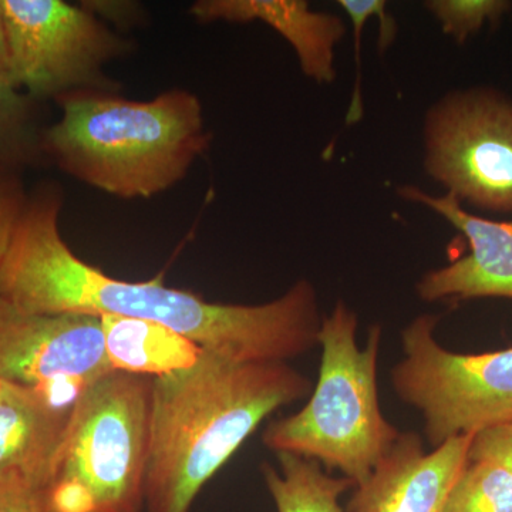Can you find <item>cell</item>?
<instances>
[{
    "mask_svg": "<svg viewBox=\"0 0 512 512\" xmlns=\"http://www.w3.org/2000/svg\"><path fill=\"white\" fill-rule=\"evenodd\" d=\"M60 210L53 187L26 201L0 265V298L23 311L151 320L239 362H288L318 345L323 318L311 282H296L264 305H232L168 288L161 278L123 281L74 254L60 234Z\"/></svg>",
    "mask_w": 512,
    "mask_h": 512,
    "instance_id": "cell-1",
    "label": "cell"
},
{
    "mask_svg": "<svg viewBox=\"0 0 512 512\" xmlns=\"http://www.w3.org/2000/svg\"><path fill=\"white\" fill-rule=\"evenodd\" d=\"M311 389L288 362H239L205 349L194 366L154 377L144 510L190 512L259 424Z\"/></svg>",
    "mask_w": 512,
    "mask_h": 512,
    "instance_id": "cell-2",
    "label": "cell"
},
{
    "mask_svg": "<svg viewBox=\"0 0 512 512\" xmlns=\"http://www.w3.org/2000/svg\"><path fill=\"white\" fill-rule=\"evenodd\" d=\"M59 103L62 117L43 133V153L64 173L126 200L170 190L211 144L201 101L187 90L150 101L84 90Z\"/></svg>",
    "mask_w": 512,
    "mask_h": 512,
    "instance_id": "cell-3",
    "label": "cell"
},
{
    "mask_svg": "<svg viewBox=\"0 0 512 512\" xmlns=\"http://www.w3.org/2000/svg\"><path fill=\"white\" fill-rule=\"evenodd\" d=\"M357 316L339 302L323 318L319 379L301 412L276 420L264 444L275 454L292 453L339 470L355 487L365 484L399 440L384 419L377 390L382 328L372 326L365 348L357 345Z\"/></svg>",
    "mask_w": 512,
    "mask_h": 512,
    "instance_id": "cell-4",
    "label": "cell"
},
{
    "mask_svg": "<svg viewBox=\"0 0 512 512\" xmlns=\"http://www.w3.org/2000/svg\"><path fill=\"white\" fill-rule=\"evenodd\" d=\"M153 377L110 372L80 394L42 490L45 512H143Z\"/></svg>",
    "mask_w": 512,
    "mask_h": 512,
    "instance_id": "cell-5",
    "label": "cell"
},
{
    "mask_svg": "<svg viewBox=\"0 0 512 512\" xmlns=\"http://www.w3.org/2000/svg\"><path fill=\"white\" fill-rule=\"evenodd\" d=\"M436 325V316L421 315L406 326L404 357L392 373L397 396L419 410L433 448L512 421V348L450 352L437 342Z\"/></svg>",
    "mask_w": 512,
    "mask_h": 512,
    "instance_id": "cell-6",
    "label": "cell"
},
{
    "mask_svg": "<svg viewBox=\"0 0 512 512\" xmlns=\"http://www.w3.org/2000/svg\"><path fill=\"white\" fill-rule=\"evenodd\" d=\"M10 76L30 97L67 96L84 90L113 92L104 64L127 52V43L87 6L62 0H0Z\"/></svg>",
    "mask_w": 512,
    "mask_h": 512,
    "instance_id": "cell-7",
    "label": "cell"
},
{
    "mask_svg": "<svg viewBox=\"0 0 512 512\" xmlns=\"http://www.w3.org/2000/svg\"><path fill=\"white\" fill-rule=\"evenodd\" d=\"M426 168L473 207L512 212V99L493 87L451 93L430 111Z\"/></svg>",
    "mask_w": 512,
    "mask_h": 512,
    "instance_id": "cell-8",
    "label": "cell"
},
{
    "mask_svg": "<svg viewBox=\"0 0 512 512\" xmlns=\"http://www.w3.org/2000/svg\"><path fill=\"white\" fill-rule=\"evenodd\" d=\"M110 372L99 316L42 315L0 298V382L33 387L70 409Z\"/></svg>",
    "mask_w": 512,
    "mask_h": 512,
    "instance_id": "cell-9",
    "label": "cell"
},
{
    "mask_svg": "<svg viewBox=\"0 0 512 512\" xmlns=\"http://www.w3.org/2000/svg\"><path fill=\"white\" fill-rule=\"evenodd\" d=\"M399 194L446 218L470 244V254L421 278L417 293L423 301L512 299V221L487 220L471 214L448 192L434 197L407 185L400 188Z\"/></svg>",
    "mask_w": 512,
    "mask_h": 512,
    "instance_id": "cell-10",
    "label": "cell"
},
{
    "mask_svg": "<svg viewBox=\"0 0 512 512\" xmlns=\"http://www.w3.org/2000/svg\"><path fill=\"white\" fill-rule=\"evenodd\" d=\"M473 436H457L427 453L414 433H402L365 484L355 487L348 512H441L468 463Z\"/></svg>",
    "mask_w": 512,
    "mask_h": 512,
    "instance_id": "cell-11",
    "label": "cell"
},
{
    "mask_svg": "<svg viewBox=\"0 0 512 512\" xmlns=\"http://www.w3.org/2000/svg\"><path fill=\"white\" fill-rule=\"evenodd\" d=\"M191 13L204 23L264 22L291 43L306 76L319 84L335 80V49L345 35L338 16L313 12L302 0H201Z\"/></svg>",
    "mask_w": 512,
    "mask_h": 512,
    "instance_id": "cell-12",
    "label": "cell"
},
{
    "mask_svg": "<svg viewBox=\"0 0 512 512\" xmlns=\"http://www.w3.org/2000/svg\"><path fill=\"white\" fill-rule=\"evenodd\" d=\"M70 409L22 384H0V470L19 468L42 493L62 444Z\"/></svg>",
    "mask_w": 512,
    "mask_h": 512,
    "instance_id": "cell-13",
    "label": "cell"
},
{
    "mask_svg": "<svg viewBox=\"0 0 512 512\" xmlns=\"http://www.w3.org/2000/svg\"><path fill=\"white\" fill-rule=\"evenodd\" d=\"M104 350L114 372L161 377L188 369L202 349L181 333L151 320L101 316Z\"/></svg>",
    "mask_w": 512,
    "mask_h": 512,
    "instance_id": "cell-14",
    "label": "cell"
},
{
    "mask_svg": "<svg viewBox=\"0 0 512 512\" xmlns=\"http://www.w3.org/2000/svg\"><path fill=\"white\" fill-rule=\"evenodd\" d=\"M279 471L261 466L266 488L278 512H343L339 497L355 488L349 478L329 476L319 463L292 453L276 454Z\"/></svg>",
    "mask_w": 512,
    "mask_h": 512,
    "instance_id": "cell-15",
    "label": "cell"
},
{
    "mask_svg": "<svg viewBox=\"0 0 512 512\" xmlns=\"http://www.w3.org/2000/svg\"><path fill=\"white\" fill-rule=\"evenodd\" d=\"M40 150L28 97L10 74L0 73V171L29 164Z\"/></svg>",
    "mask_w": 512,
    "mask_h": 512,
    "instance_id": "cell-16",
    "label": "cell"
},
{
    "mask_svg": "<svg viewBox=\"0 0 512 512\" xmlns=\"http://www.w3.org/2000/svg\"><path fill=\"white\" fill-rule=\"evenodd\" d=\"M441 512H512V474L487 461L467 463Z\"/></svg>",
    "mask_w": 512,
    "mask_h": 512,
    "instance_id": "cell-17",
    "label": "cell"
},
{
    "mask_svg": "<svg viewBox=\"0 0 512 512\" xmlns=\"http://www.w3.org/2000/svg\"><path fill=\"white\" fill-rule=\"evenodd\" d=\"M426 6L458 45L480 32L485 23L498 25L512 9L508 0H433Z\"/></svg>",
    "mask_w": 512,
    "mask_h": 512,
    "instance_id": "cell-18",
    "label": "cell"
},
{
    "mask_svg": "<svg viewBox=\"0 0 512 512\" xmlns=\"http://www.w3.org/2000/svg\"><path fill=\"white\" fill-rule=\"evenodd\" d=\"M339 5L352 20L353 32H355L356 82L348 116H346V124L353 126L363 117L362 97H360V37H362L363 28L367 20L373 16H379L382 20L393 18L387 15V3L384 0H339Z\"/></svg>",
    "mask_w": 512,
    "mask_h": 512,
    "instance_id": "cell-19",
    "label": "cell"
},
{
    "mask_svg": "<svg viewBox=\"0 0 512 512\" xmlns=\"http://www.w3.org/2000/svg\"><path fill=\"white\" fill-rule=\"evenodd\" d=\"M0 512H45L42 493L19 468L0 470Z\"/></svg>",
    "mask_w": 512,
    "mask_h": 512,
    "instance_id": "cell-20",
    "label": "cell"
},
{
    "mask_svg": "<svg viewBox=\"0 0 512 512\" xmlns=\"http://www.w3.org/2000/svg\"><path fill=\"white\" fill-rule=\"evenodd\" d=\"M476 461L497 464L512 474V421L474 434L468 450V463Z\"/></svg>",
    "mask_w": 512,
    "mask_h": 512,
    "instance_id": "cell-21",
    "label": "cell"
},
{
    "mask_svg": "<svg viewBox=\"0 0 512 512\" xmlns=\"http://www.w3.org/2000/svg\"><path fill=\"white\" fill-rule=\"evenodd\" d=\"M26 201L18 180L10 173L0 171V265L8 254Z\"/></svg>",
    "mask_w": 512,
    "mask_h": 512,
    "instance_id": "cell-22",
    "label": "cell"
},
{
    "mask_svg": "<svg viewBox=\"0 0 512 512\" xmlns=\"http://www.w3.org/2000/svg\"><path fill=\"white\" fill-rule=\"evenodd\" d=\"M0 73L10 74L8 46H6L5 28H3L2 12H0Z\"/></svg>",
    "mask_w": 512,
    "mask_h": 512,
    "instance_id": "cell-23",
    "label": "cell"
},
{
    "mask_svg": "<svg viewBox=\"0 0 512 512\" xmlns=\"http://www.w3.org/2000/svg\"><path fill=\"white\" fill-rule=\"evenodd\" d=\"M0 384H2V382H0Z\"/></svg>",
    "mask_w": 512,
    "mask_h": 512,
    "instance_id": "cell-24",
    "label": "cell"
}]
</instances>
